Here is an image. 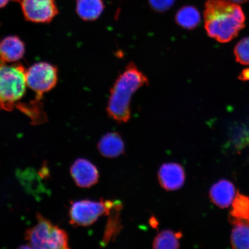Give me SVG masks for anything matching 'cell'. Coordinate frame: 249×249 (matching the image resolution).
I'll return each mask as SVG.
<instances>
[{"label":"cell","instance_id":"cell-1","mask_svg":"<svg viewBox=\"0 0 249 249\" xmlns=\"http://www.w3.org/2000/svg\"><path fill=\"white\" fill-rule=\"evenodd\" d=\"M204 17L208 36L220 43L231 41L245 27L240 6L226 0H208Z\"/></svg>","mask_w":249,"mask_h":249},{"label":"cell","instance_id":"cell-2","mask_svg":"<svg viewBox=\"0 0 249 249\" xmlns=\"http://www.w3.org/2000/svg\"><path fill=\"white\" fill-rule=\"evenodd\" d=\"M148 83V77L135 64L127 65L111 89L107 108L108 116L118 123L128 122L131 118L130 102L134 93Z\"/></svg>","mask_w":249,"mask_h":249},{"label":"cell","instance_id":"cell-3","mask_svg":"<svg viewBox=\"0 0 249 249\" xmlns=\"http://www.w3.org/2000/svg\"><path fill=\"white\" fill-rule=\"evenodd\" d=\"M26 70L22 65H9L0 59V110L18 108L27 88Z\"/></svg>","mask_w":249,"mask_h":249},{"label":"cell","instance_id":"cell-4","mask_svg":"<svg viewBox=\"0 0 249 249\" xmlns=\"http://www.w3.org/2000/svg\"><path fill=\"white\" fill-rule=\"evenodd\" d=\"M36 225L28 229L25 238L33 249H69V238L66 231L55 226L51 221L37 213Z\"/></svg>","mask_w":249,"mask_h":249},{"label":"cell","instance_id":"cell-5","mask_svg":"<svg viewBox=\"0 0 249 249\" xmlns=\"http://www.w3.org/2000/svg\"><path fill=\"white\" fill-rule=\"evenodd\" d=\"M58 81L57 68L48 62H38L26 71L27 86L36 93L31 107L41 110L39 103L43 95L54 89Z\"/></svg>","mask_w":249,"mask_h":249},{"label":"cell","instance_id":"cell-6","mask_svg":"<svg viewBox=\"0 0 249 249\" xmlns=\"http://www.w3.org/2000/svg\"><path fill=\"white\" fill-rule=\"evenodd\" d=\"M114 201L101 199L99 201L82 200L71 202L69 211L71 225L74 227L91 226L101 216L108 215Z\"/></svg>","mask_w":249,"mask_h":249},{"label":"cell","instance_id":"cell-7","mask_svg":"<svg viewBox=\"0 0 249 249\" xmlns=\"http://www.w3.org/2000/svg\"><path fill=\"white\" fill-rule=\"evenodd\" d=\"M25 18L31 22L48 23L58 14L55 0H21Z\"/></svg>","mask_w":249,"mask_h":249},{"label":"cell","instance_id":"cell-8","mask_svg":"<svg viewBox=\"0 0 249 249\" xmlns=\"http://www.w3.org/2000/svg\"><path fill=\"white\" fill-rule=\"evenodd\" d=\"M70 173L76 184L82 188H89L98 183L99 171L92 163L79 158L71 164Z\"/></svg>","mask_w":249,"mask_h":249},{"label":"cell","instance_id":"cell-9","mask_svg":"<svg viewBox=\"0 0 249 249\" xmlns=\"http://www.w3.org/2000/svg\"><path fill=\"white\" fill-rule=\"evenodd\" d=\"M158 178L161 188L166 191H177L184 185L185 170L178 163H164L159 170Z\"/></svg>","mask_w":249,"mask_h":249},{"label":"cell","instance_id":"cell-10","mask_svg":"<svg viewBox=\"0 0 249 249\" xmlns=\"http://www.w3.org/2000/svg\"><path fill=\"white\" fill-rule=\"evenodd\" d=\"M209 194L212 202L225 209L231 205L236 192L233 183L227 179H221L212 186Z\"/></svg>","mask_w":249,"mask_h":249},{"label":"cell","instance_id":"cell-11","mask_svg":"<svg viewBox=\"0 0 249 249\" xmlns=\"http://www.w3.org/2000/svg\"><path fill=\"white\" fill-rule=\"evenodd\" d=\"M24 53V43L18 36H9L0 42V59L5 63H16L23 58Z\"/></svg>","mask_w":249,"mask_h":249},{"label":"cell","instance_id":"cell-12","mask_svg":"<svg viewBox=\"0 0 249 249\" xmlns=\"http://www.w3.org/2000/svg\"><path fill=\"white\" fill-rule=\"evenodd\" d=\"M98 149L104 157L115 158L120 157L124 151V144L122 137L117 132L106 134L99 140Z\"/></svg>","mask_w":249,"mask_h":249},{"label":"cell","instance_id":"cell-13","mask_svg":"<svg viewBox=\"0 0 249 249\" xmlns=\"http://www.w3.org/2000/svg\"><path fill=\"white\" fill-rule=\"evenodd\" d=\"M229 214V222L232 225L239 224H249V197L236 192L234 199L231 205Z\"/></svg>","mask_w":249,"mask_h":249},{"label":"cell","instance_id":"cell-14","mask_svg":"<svg viewBox=\"0 0 249 249\" xmlns=\"http://www.w3.org/2000/svg\"><path fill=\"white\" fill-rule=\"evenodd\" d=\"M123 209V204L120 201H114L113 207L109 212V216L107 226H106L102 246H106L111 240H114L120 233L123 226L120 220L121 211Z\"/></svg>","mask_w":249,"mask_h":249},{"label":"cell","instance_id":"cell-15","mask_svg":"<svg viewBox=\"0 0 249 249\" xmlns=\"http://www.w3.org/2000/svg\"><path fill=\"white\" fill-rule=\"evenodd\" d=\"M105 9L103 0H77L76 10L80 18L93 21L101 17Z\"/></svg>","mask_w":249,"mask_h":249},{"label":"cell","instance_id":"cell-16","mask_svg":"<svg viewBox=\"0 0 249 249\" xmlns=\"http://www.w3.org/2000/svg\"><path fill=\"white\" fill-rule=\"evenodd\" d=\"M176 21L183 29L193 30L201 21L200 12L192 6H185L179 9L176 15Z\"/></svg>","mask_w":249,"mask_h":249},{"label":"cell","instance_id":"cell-17","mask_svg":"<svg viewBox=\"0 0 249 249\" xmlns=\"http://www.w3.org/2000/svg\"><path fill=\"white\" fill-rule=\"evenodd\" d=\"M181 231L166 230L158 233L152 243V248L157 249H178L179 240L182 237Z\"/></svg>","mask_w":249,"mask_h":249},{"label":"cell","instance_id":"cell-18","mask_svg":"<svg viewBox=\"0 0 249 249\" xmlns=\"http://www.w3.org/2000/svg\"><path fill=\"white\" fill-rule=\"evenodd\" d=\"M231 233L233 249H249V224L233 226Z\"/></svg>","mask_w":249,"mask_h":249},{"label":"cell","instance_id":"cell-19","mask_svg":"<svg viewBox=\"0 0 249 249\" xmlns=\"http://www.w3.org/2000/svg\"><path fill=\"white\" fill-rule=\"evenodd\" d=\"M233 53L239 64L249 65V37L241 39L236 45Z\"/></svg>","mask_w":249,"mask_h":249},{"label":"cell","instance_id":"cell-20","mask_svg":"<svg viewBox=\"0 0 249 249\" xmlns=\"http://www.w3.org/2000/svg\"><path fill=\"white\" fill-rule=\"evenodd\" d=\"M176 0H148L149 5L153 10L159 13H163L171 7Z\"/></svg>","mask_w":249,"mask_h":249},{"label":"cell","instance_id":"cell-21","mask_svg":"<svg viewBox=\"0 0 249 249\" xmlns=\"http://www.w3.org/2000/svg\"><path fill=\"white\" fill-rule=\"evenodd\" d=\"M239 79L242 81H249V68L242 71L239 74Z\"/></svg>","mask_w":249,"mask_h":249},{"label":"cell","instance_id":"cell-22","mask_svg":"<svg viewBox=\"0 0 249 249\" xmlns=\"http://www.w3.org/2000/svg\"><path fill=\"white\" fill-rule=\"evenodd\" d=\"M10 0H0V8L4 7Z\"/></svg>","mask_w":249,"mask_h":249},{"label":"cell","instance_id":"cell-23","mask_svg":"<svg viewBox=\"0 0 249 249\" xmlns=\"http://www.w3.org/2000/svg\"><path fill=\"white\" fill-rule=\"evenodd\" d=\"M232 2L238 3V4H243L249 1V0H230Z\"/></svg>","mask_w":249,"mask_h":249}]
</instances>
